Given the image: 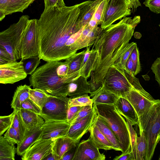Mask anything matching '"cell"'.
Listing matches in <instances>:
<instances>
[{
  "label": "cell",
  "instance_id": "obj_17",
  "mask_svg": "<svg viewBox=\"0 0 160 160\" xmlns=\"http://www.w3.org/2000/svg\"><path fill=\"white\" fill-rule=\"evenodd\" d=\"M102 0H89L78 4L80 12L76 27L78 31L88 24L97 7Z\"/></svg>",
  "mask_w": 160,
  "mask_h": 160
},
{
  "label": "cell",
  "instance_id": "obj_19",
  "mask_svg": "<svg viewBox=\"0 0 160 160\" xmlns=\"http://www.w3.org/2000/svg\"><path fill=\"white\" fill-rule=\"evenodd\" d=\"M91 92L87 79L83 76H79L68 84L67 96L70 98H76Z\"/></svg>",
  "mask_w": 160,
  "mask_h": 160
},
{
  "label": "cell",
  "instance_id": "obj_30",
  "mask_svg": "<svg viewBox=\"0 0 160 160\" xmlns=\"http://www.w3.org/2000/svg\"><path fill=\"white\" fill-rule=\"evenodd\" d=\"M86 49L78 53H76L66 59L68 64V74L73 73L80 70Z\"/></svg>",
  "mask_w": 160,
  "mask_h": 160
},
{
  "label": "cell",
  "instance_id": "obj_31",
  "mask_svg": "<svg viewBox=\"0 0 160 160\" xmlns=\"http://www.w3.org/2000/svg\"><path fill=\"white\" fill-rule=\"evenodd\" d=\"M50 95L41 89L31 88L29 91V98L42 109Z\"/></svg>",
  "mask_w": 160,
  "mask_h": 160
},
{
  "label": "cell",
  "instance_id": "obj_1",
  "mask_svg": "<svg viewBox=\"0 0 160 160\" xmlns=\"http://www.w3.org/2000/svg\"><path fill=\"white\" fill-rule=\"evenodd\" d=\"M78 5L67 6L61 0L44 10L38 19L39 58L47 62L66 60L75 54L69 48V38L77 29Z\"/></svg>",
  "mask_w": 160,
  "mask_h": 160
},
{
  "label": "cell",
  "instance_id": "obj_9",
  "mask_svg": "<svg viewBox=\"0 0 160 160\" xmlns=\"http://www.w3.org/2000/svg\"><path fill=\"white\" fill-rule=\"evenodd\" d=\"M38 19H30L23 35L21 43V60L38 56Z\"/></svg>",
  "mask_w": 160,
  "mask_h": 160
},
{
  "label": "cell",
  "instance_id": "obj_32",
  "mask_svg": "<svg viewBox=\"0 0 160 160\" xmlns=\"http://www.w3.org/2000/svg\"><path fill=\"white\" fill-rule=\"evenodd\" d=\"M11 126L20 133L22 140L27 131L20 113V109H14Z\"/></svg>",
  "mask_w": 160,
  "mask_h": 160
},
{
  "label": "cell",
  "instance_id": "obj_37",
  "mask_svg": "<svg viewBox=\"0 0 160 160\" xmlns=\"http://www.w3.org/2000/svg\"><path fill=\"white\" fill-rule=\"evenodd\" d=\"M93 101L88 94L79 96L74 98H70L68 102L69 107L72 106L83 107L92 105Z\"/></svg>",
  "mask_w": 160,
  "mask_h": 160
},
{
  "label": "cell",
  "instance_id": "obj_3",
  "mask_svg": "<svg viewBox=\"0 0 160 160\" xmlns=\"http://www.w3.org/2000/svg\"><path fill=\"white\" fill-rule=\"evenodd\" d=\"M68 71L66 60L47 62L31 75L30 84L33 88L41 89L52 96H67L68 84L79 76V70L69 74Z\"/></svg>",
  "mask_w": 160,
  "mask_h": 160
},
{
  "label": "cell",
  "instance_id": "obj_29",
  "mask_svg": "<svg viewBox=\"0 0 160 160\" xmlns=\"http://www.w3.org/2000/svg\"><path fill=\"white\" fill-rule=\"evenodd\" d=\"M16 148L3 136H0V160H14Z\"/></svg>",
  "mask_w": 160,
  "mask_h": 160
},
{
  "label": "cell",
  "instance_id": "obj_24",
  "mask_svg": "<svg viewBox=\"0 0 160 160\" xmlns=\"http://www.w3.org/2000/svg\"><path fill=\"white\" fill-rule=\"evenodd\" d=\"M90 96L92 98L93 104L114 105L119 97L106 89L102 85L96 91L91 92Z\"/></svg>",
  "mask_w": 160,
  "mask_h": 160
},
{
  "label": "cell",
  "instance_id": "obj_23",
  "mask_svg": "<svg viewBox=\"0 0 160 160\" xmlns=\"http://www.w3.org/2000/svg\"><path fill=\"white\" fill-rule=\"evenodd\" d=\"M119 113L132 123L138 124V118L133 106L126 98L119 97L114 105Z\"/></svg>",
  "mask_w": 160,
  "mask_h": 160
},
{
  "label": "cell",
  "instance_id": "obj_5",
  "mask_svg": "<svg viewBox=\"0 0 160 160\" xmlns=\"http://www.w3.org/2000/svg\"><path fill=\"white\" fill-rule=\"evenodd\" d=\"M102 85L107 90L124 98L132 88L140 92L144 90L138 79L132 73L113 64L108 69Z\"/></svg>",
  "mask_w": 160,
  "mask_h": 160
},
{
  "label": "cell",
  "instance_id": "obj_28",
  "mask_svg": "<svg viewBox=\"0 0 160 160\" xmlns=\"http://www.w3.org/2000/svg\"><path fill=\"white\" fill-rule=\"evenodd\" d=\"M31 88L30 86L26 84L17 87L14 93L11 106L14 109H20L21 104L29 98V91Z\"/></svg>",
  "mask_w": 160,
  "mask_h": 160
},
{
  "label": "cell",
  "instance_id": "obj_45",
  "mask_svg": "<svg viewBox=\"0 0 160 160\" xmlns=\"http://www.w3.org/2000/svg\"><path fill=\"white\" fill-rule=\"evenodd\" d=\"M93 108V105L82 107L79 111L76 117L70 123V124H73L87 116L92 112Z\"/></svg>",
  "mask_w": 160,
  "mask_h": 160
},
{
  "label": "cell",
  "instance_id": "obj_36",
  "mask_svg": "<svg viewBox=\"0 0 160 160\" xmlns=\"http://www.w3.org/2000/svg\"><path fill=\"white\" fill-rule=\"evenodd\" d=\"M41 59L38 56L32 57L22 60L24 70L27 75H31L37 69L40 63Z\"/></svg>",
  "mask_w": 160,
  "mask_h": 160
},
{
  "label": "cell",
  "instance_id": "obj_54",
  "mask_svg": "<svg viewBox=\"0 0 160 160\" xmlns=\"http://www.w3.org/2000/svg\"><path fill=\"white\" fill-rule=\"evenodd\" d=\"M124 68L133 75L134 65L133 61L130 56H129L127 61Z\"/></svg>",
  "mask_w": 160,
  "mask_h": 160
},
{
  "label": "cell",
  "instance_id": "obj_56",
  "mask_svg": "<svg viewBox=\"0 0 160 160\" xmlns=\"http://www.w3.org/2000/svg\"><path fill=\"white\" fill-rule=\"evenodd\" d=\"M159 27H160V23L159 24Z\"/></svg>",
  "mask_w": 160,
  "mask_h": 160
},
{
  "label": "cell",
  "instance_id": "obj_10",
  "mask_svg": "<svg viewBox=\"0 0 160 160\" xmlns=\"http://www.w3.org/2000/svg\"><path fill=\"white\" fill-rule=\"evenodd\" d=\"M106 6L101 27L103 29L116 21L131 15V9L128 0H106Z\"/></svg>",
  "mask_w": 160,
  "mask_h": 160
},
{
  "label": "cell",
  "instance_id": "obj_25",
  "mask_svg": "<svg viewBox=\"0 0 160 160\" xmlns=\"http://www.w3.org/2000/svg\"><path fill=\"white\" fill-rule=\"evenodd\" d=\"M90 136L95 145L99 149L105 150L114 149L112 144L96 126L95 123L92 125L89 131Z\"/></svg>",
  "mask_w": 160,
  "mask_h": 160
},
{
  "label": "cell",
  "instance_id": "obj_41",
  "mask_svg": "<svg viewBox=\"0 0 160 160\" xmlns=\"http://www.w3.org/2000/svg\"><path fill=\"white\" fill-rule=\"evenodd\" d=\"M126 119L129 132L132 151L135 160H136V140L137 136V133L132 127L133 125L131 122L127 118H126Z\"/></svg>",
  "mask_w": 160,
  "mask_h": 160
},
{
  "label": "cell",
  "instance_id": "obj_34",
  "mask_svg": "<svg viewBox=\"0 0 160 160\" xmlns=\"http://www.w3.org/2000/svg\"><path fill=\"white\" fill-rule=\"evenodd\" d=\"M140 130V136L136 140V160H144V157L147 148V143L143 132Z\"/></svg>",
  "mask_w": 160,
  "mask_h": 160
},
{
  "label": "cell",
  "instance_id": "obj_50",
  "mask_svg": "<svg viewBox=\"0 0 160 160\" xmlns=\"http://www.w3.org/2000/svg\"><path fill=\"white\" fill-rule=\"evenodd\" d=\"M78 144L79 143L66 152L63 156L61 160H72Z\"/></svg>",
  "mask_w": 160,
  "mask_h": 160
},
{
  "label": "cell",
  "instance_id": "obj_2",
  "mask_svg": "<svg viewBox=\"0 0 160 160\" xmlns=\"http://www.w3.org/2000/svg\"><path fill=\"white\" fill-rule=\"evenodd\" d=\"M140 21V16L124 18L103 29L98 36L92 48L97 51L98 57L88 82L91 92L102 86L108 69L124 51Z\"/></svg>",
  "mask_w": 160,
  "mask_h": 160
},
{
  "label": "cell",
  "instance_id": "obj_8",
  "mask_svg": "<svg viewBox=\"0 0 160 160\" xmlns=\"http://www.w3.org/2000/svg\"><path fill=\"white\" fill-rule=\"evenodd\" d=\"M70 98L50 95L42 109L40 116L45 121L48 120L67 121Z\"/></svg>",
  "mask_w": 160,
  "mask_h": 160
},
{
  "label": "cell",
  "instance_id": "obj_18",
  "mask_svg": "<svg viewBox=\"0 0 160 160\" xmlns=\"http://www.w3.org/2000/svg\"><path fill=\"white\" fill-rule=\"evenodd\" d=\"M35 0H0V21L6 16L16 12H23Z\"/></svg>",
  "mask_w": 160,
  "mask_h": 160
},
{
  "label": "cell",
  "instance_id": "obj_55",
  "mask_svg": "<svg viewBox=\"0 0 160 160\" xmlns=\"http://www.w3.org/2000/svg\"><path fill=\"white\" fill-rule=\"evenodd\" d=\"M158 160H160V156H159V157Z\"/></svg>",
  "mask_w": 160,
  "mask_h": 160
},
{
  "label": "cell",
  "instance_id": "obj_27",
  "mask_svg": "<svg viewBox=\"0 0 160 160\" xmlns=\"http://www.w3.org/2000/svg\"><path fill=\"white\" fill-rule=\"evenodd\" d=\"M94 123L112 144L114 148V150L121 151L119 142L115 135L107 125L98 115Z\"/></svg>",
  "mask_w": 160,
  "mask_h": 160
},
{
  "label": "cell",
  "instance_id": "obj_39",
  "mask_svg": "<svg viewBox=\"0 0 160 160\" xmlns=\"http://www.w3.org/2000/svg\"><path fill=\"white\" fill-rule=\"evenodd\" d=\"M103 29L98 26L94 28L88 33L82 43V48L87 47H91L93 44L99 34Z\"/></svg>",
  "mask_w": 160,
  "mask_h": 160
},
{
  "label": "cell",
  "instance_id": "obj_49",
  "mask_svg": "<svg viewBox=\"0 0 160 160\" xmlns=\"http://www.w3.org/2000/svg\"><path fill=\"white\" fill-rule=\"evenodd\" d=\"M82 107L72 106L69 107L67 114V121L70 123L76 117Z\"/></svg>",
  "mask_w": 160,
  "mask_h": 160
},
{
  "label": "cell",
  "instance_id": "obj_40",
  "mask_svg": "<svg viewBox=\"0 0 160 160\" xmlns=\"http://www.w3.org/2000/svg\"><path fill=\"white\" fill-rule=\"evenodd\" d=\"M93 28L88 24L83 28L80 37L72 46V49L73 51L77 52L78 50L82 49L83 41L87 35Z\"/></svg>",
  "mask_w": 160,
  "mask_h": 160
},
{
  "label": "cell",
  "instance_id": "obj_51",
  "mask_svg": "<svg viewBox=\"0 0 160 160\" xmlns=\"http://www.w3.org/2000/svg\"><path fill=\"white\" fill-rule=\"evenodd\" d=\"M113 160H135V158L132 151L121 155L116 156L113 159Z\"/></svg>",
  "mask_w": 160,
  "mask_h": 160
},
{
  "label": "cell",
  "instance_id": "obj_48",
  "mask_svg": "<svg viewBox=\"0 0 160 160\" xmlns=\"http://www.w3.org/2000/svg\"><path fill=\"white\" fill-rule=\"evenodd\" d=\"M12 62L11 57L6 50L0 46V65Z\"/></svg>",
  "mask_w": 160,
  "mask_h": 160
},
{
  "label": "cell",
  "instance_id": "obj_16",
  "mask_svg": "<svg viewBox=\"0 0 160 160\" xmlns=\"http://www.w3.org/2000/svg\"><path fill=\"white\" fill-rule=\"evenodd\" d=\"M125 98L133 106L138 119L158 100H150L134 88L126 94Z\"/></svg>",
  "mask_w": 160,
  "mask_h": 160
},
{
  "label": "cell",
  "instance_id": "obj_35",
  "mask_svg": "<svg viewBox=\"0 0 160 160\" xmlns=\"http://www.w3.org/2000/svg\"><path fill=\"white\" fill-rule=\"evenodd\" d=\"M136 44L134 42L129 43L123 52L112 64L121 69L124 68L127 61Z\"/></svg>",
  "mask_w": 160,
  "mask_h": 160
},
{
  "label": "cell",
  "instance_id": "obj_6",
  "mask_svg": "<svg viewBox=\"0 0 160 160\" xmlns=\"http://www.w3.org/2000/svg\"><path fill=\"white\" fill-rule=\"evenodd\" d=\"M145 135L147 146L144 160H151L160 141V99L141 116L138 124Z\"/></svg>",
  "mask_w": 160,
  "mask_h": 160
},
{
  "label": "cell",
  "instance_id": "obj_21",
  "mask_svg": "<svg viewBox=\"0 0 160 160\" xmlns=\"http://www.w3.org/2000/svg\"><path fill=\"white\" fill-rule=\"evenodd\" d=\"M42 132V126L27 130L22 142L17 145L16 148L17 155L22 156L29 148L40 139Z\"/></svg>",
  "mask_w": 160,
  "mask_h": 160
},
{
  "label": "cell",
  "instance_id": "obj_52",
  "mask_svg": "<svg viewBox=\"0 0 160 160\" xmlns=\"http://www.w3.org/2000/svg\"><path fill=\"white\" fill-rule=\"evenodd\" d=\"M44 9L56 6L61 0H43Z\"/></svg>",
  "mask_w": 160,
  "mask_h": 160
},
{
  "label": "cell",
  "instance_id": "obj_26",
  "mask_svg": "<svg viewBox=\"0 0 160 160\" xmlns=\"http://www.w3.org/2000/svg\"><path fill=\"white\" fill-rule=\"evenodd\" d=\"M20 111L27 130L42 126L45 122L42 117L33 112L22 109H20Z\"/></svg>",
  "mask_w": 160,
  "mask_h": 160
},
{
  "label": "cell",
  "instance_id": "obj_15",
  "mask_svg": "<svg viewBox=\"0 0 160 160\" xmlns=\"http://www.w3.org/2000/svg\"><path fill=\"white\" fill-rule=\"evenodd\" d=\"M70 126L67 121L48 120L45 121L42 126L40 138L55 139L66 136Z\"/></svg>",
  "mask_w": 160,
  "mask_h": 160
},
{
  "label": "cell",
  "instance_id": "obj_44",
  "mask_svg": "<svg viewBox=\"0 0 160 160\" xmlns=\"http://www.w3.org/2000/svg\"><path fill=\"white\" fill-rule=\"evenodd\" d=\"M12 118V113L8 116L0 117V136H2L11 126Z\"/></svg>",
  "mask_w": 160,
  "mask_h": 160
},
{
  "label": "cell",
  "instance_id": "obj_11",
  "mask_svg": "<svg viewBox=\"0 0 160 160\" xmlns=\"http://www.w3.org/2000/svg\"><path fill=\"white\" fill-rule=\"evenodd\" d=\"M27 75L22 60L0 65L1 83L13 84L25 79Z\"/></svg>",
  "mask_w": 160,
  "mask_h": 160
},
{
  "label": "cell",
  "instance_id": "obj_12",
  "mask_svg": "<svg viewBox=\"0 0 160 160\" xmlns=\"http://www.w3.org/2000/svg\"><path fill=\"white\" fill-rule=\"evenodd\" d=\"M93 110L90 114L80 120L70 124L69 130L65 136L72 139L77 143L79 142L82 137L89 131L98 116L93 104Z\"/></svg>",
  "mask_w": 160,
  "mask_h": 160
},
{
  "label": "cell",
  "instance_id": "obj_13",
  "mask_svg": "<svg viewBox=\"0 0 160 160\" xmlns=\"http://www.w3.org/2000/svg\"><path fill=\"white\" fill-rule=\"evenodd\" d=\"M99 149L90 136L87 140L79 142L72 160H105V155Z\"/></svg>",
  "mask_w": 160,
  "mask_h": 160
},
{
  "label": "cell",
  "instance_id": "obj_22",
  "mask_svg": "<svg viewBox=\"0 0 160 160\" xmlns=\"http://www.w3.org/2000/svg\"><path fill=\"white\" fill-rule=\"evenodd\" d=\"M78 143L66 136L58 138L53 141L52 153L55 160H61L66 152Z\"/></svg>",
  "mask_w": 160,
  "mask_h": 160
},
{
  "label": "cell",
  "instance_id": "obj_53",
  "mask_svg": "<svg viewBox=\"0 0 160 160\" xmlns=\"http://www.w3.org/2000/svg\"><path fill=\"white\" fill-rule=\"evenodd\" d=\"M140 0H128L132 12L134 13L136 11L137 8L141 6V4Z\"/></svg>",
  "mask_w": 160,
  "mask_h": 160
},
{
  "label": "cell",
  "instance_id": "obj_46",
  "mask_svg": "<svg viewBox=\"0 0 160 160\" xmlns=\"http://www.w3.org/2000/svg\"><path fill=\"white\" fill-rule=\"evenodd\" d=\"M143 4L152 12L160 13V0H145Z\"/></svg>",
  "mask_w": 160,
  "mask_h": 160
},
{
  "label": "cell",
  "instance_id": "obj_14",
  "mask_svg": "<svg viewBox=\"0 0 160 160\" xmlns=\"http://www.w3.org/2000/svg\"><path fill=\"white\" fill-rule=\"evenodd\" d=\"M54 140L40 138L22 155V160H44L52 152Z\"/></svg>",
  "mask_w": 160,
  "mask_h": 160
},
{
  "label": "cell",
  "instance_id": "obj_7",
  "mask_svg": "<svg viewBox=\"0 0 160 160\" xmlns=\"http://www.w3.org/2000/svg\"><path fill=\"white\" fill-rule=\"evenodd\" d=\"M29 18L28 15H22L17 22L0 32V46L5 48L10 54L12 62L21 59V39Z\"/></svg>",
  "mask_w": 160,
  "mask_h": 160
},
{
  "label": "cell",
  "instance_id": "obj_20",
  "mask_svg": "<svg viewBox=\"0 0 160 160\" xmlns=\"http://www.w3.org/2000/svg\"><path fill=\"white\" fill-rule=\"evenodd\" d=\"M90 47H86L83 58L79 70V75L83 76L88 79L93 71L96 66L98 57L97 51Z\"/></svg>",
  "mask_w": 160,
  "mask_h": 160
},
{
  "label": "cell",
  "instance_id": "obj_42",
  "mask_svg": "<svg viewBox=\"0 0 160 160\" xmlns=\"http://www.w3.org/2000/svg\"><path fill=\"white\" fill-rule=\"evenodd\" d=\"M130 56L133 63V75L135 76L140 72L141 70L139 51L137 44L132 50Z\"/></svg>",
  "mask_w": 160,
  "mask_h": 160
},
{
  "label": "cell",
  "instance_id": "obj_43",
  "mask_svg": "<svg viewBox=\"0 0 160 160\" xmlns=\"http://www.w3.org/2000/svg\"><path fill=\"white\" fill-rule=\"evenodd\" d=\"M19 109H22L33 112L40 116L42 109L29 98L23 102L21 104Z\"/></svg>",
  "mask_w": 160,
  "mask_h": 160
},
{
  "label": "cell",
  "instance_id": "obj_47",
  "mask_svg": "<svg viewBox=\"0 0 160 160\" xmlns=\"http://www.w3.org/2000/svg\"><path fill=\"white\" fill-rule=\"evenodd\" d=\"M151 69L155 74V80L160 86V58H157L154 61Z\"/></svg>",
  "mask_w": 160,
  "mask_h": 160
},
{
  "label": "cell",
  "instance_id": "obj_4",
  "mask_svg": "<svg viewBox=\"0 0 160 160\" xmlns=\"http://www.w3.org/2000/svg\"><path fill=\"white\" fill-rule=\"evenodd\" d=\"M94 105L98 115L107 125L117 138L122 153L131 152L130 138L127 122L118 111L115 105Z\"/></svg>",
  "mask_w": 160,
  "mask_h": 160
},
{
  "label": "cell",
  "instance_id": "obj_33",
  "mask_svg": "<svg viewBox=\"0 0 160 160\" xmlns=\"http://www.w3.org/2000/svg\"><path fill=\"white\" fill-rule=\"evenodd\" d=\"M106 0H102L97 7L92 18L88 25L93 28L101 25L106 6Z\"/></svg>",
  "mask_w": 160,
  "mask_h": 160
},
{
  "label": "cell",
  "instance_id": "obj_38",
  "mask_svg": "<svg viewBox=\"0 0 160 160\" xmlns=\"http://www.w3.org/2000/svg\"><path fill=\"white\" fill-rule=\"evenodd\" d=\"M3 136L9 142L14 145L19 144L22 141L19 132L12 126L7 130Z\"/></svg>",
  "mask_w": 160,
  "mask_h": 160
}]
</instances>
